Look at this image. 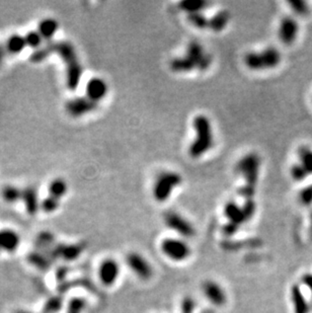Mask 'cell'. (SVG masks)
I'll return each instance as SVG.
<instances>
[{"instance_id":"30","label":"cell","mask_w":312,"mask_h":313,"mask_svg":"<svg viewBox=\"0 0 312 313\" xmlns=\"http://www.w3.org/2000/svg\"><path fill=\"white\" fill-rule=\"evenodd\" d=\"M63 297L53 296L47 300L43 306L42 313H58L63 307Z\"/></svg>"},{"instance_id":"28","label":"cell","mask_w":312,"mask_h":313,"mask_svg":"<svg viewBox=\"0 0 312 313\" xmlns=\"http://www.w3.org/2000/svg\"><path fill=\"white\" fill-rule=\"evenodd\" d=\"M244 63L247 68L251 70L259 71V70H263V62L260 53L257 52H249L244 56Z\"/></svg>"},{"instance_id":"23","label":"cell","mask_w":312,"mask_h":313,"mask_svg":"<svg viewBox=\"0 0 312 313\" xmlns=\"http://www.w3.org/2000/svg\"><path fill=\"white\" fill-rule=\"evenodd\" d=\"M230 21V13L227 10L217 12L213 18L209 20V28L218 33L223 30Z\"/></svg>"},{"instance_id":"37","label":"cell","mask_w":312,"mask_h":313,"mask_svg":"<svg viewBox=\"0 0 312 313\" xmlns=\"http://www.w3.org/2000/svg\"><path fill=\"white\" fill-rule=\"evenodd\" d=\"M291 176L294 181L302 182L307 178L308 173L300 163H297L291 167Z\"/></svg>"},{"instance_id":"27","label":"cell","mask_w":312,"mask_h":313,"mask_svg":"<svg viewBox=\"0 0 312 313\" xmlns=\"http://www.w3.org/2000/svg\"><path fill=\"white\" fill-rule=\"evenodd\" d=\"M209 4V2L202 1V0H185L180 3V7L188 14H192L202 12Z\"/></svg>"},{"instance_id":"22","label":"cell","mask_w":312,"mask_h":313,"mask_svg":"<svg viewBox=\"0 0 312 313\" xmlns=\"http://www.w3.org/2000/svg\"><path fill=\"white\" fill-rule=\"evenodd\" d=\"M55 43L53 40L52 41H48L46 42L44 46L40 47L39 49L34 50V52L30 55L29 59L34 63H40V62H43L44 60H46L50 55L54 54L55 51Z\"/></svg>"},{"instance_id":"16","label":"cell","mask_w":312,"mask_h":313,"mask_svg":"<svg viewBox=\"0 0 312 313\" xmlns=\"http://www.w3.org/2000/svg\"><path fill=\"white\" fill-rule=\"evenodd\" d=\"M21 237L19 234L11 229L0 230V250L13 253L20 246Z\"/></svg>"},{"instance_id":"17","label":"cell","mask_w":312,"mask_h":313,"mask_svg":"<svg viewBox=\"0 0 312 313\" xmlns=\"http://www.w3.org/2000/svg\"><path fill=\"white\" fill-rule=\"evenodd\" d=\"M27 261L34 265L35 268L41 270V271H48L51 265H52V262L53 261L47 256L46 254L40 252V250H34V252L29 253L27 255V258H26Z\"/></svg>"},{"instance_id":"20","label":"cell","mask_w":312,"mask_h":313,"mask_svg":"<svg viewBox=\"0 0 312 313\" xmlns=\"http://www.w3.org/2000/svg\"><path fill=\"white\" fill-rule=\"evenodd\" d=\"M291 299L294 306V313H308V304L299 286L295 285L292 287Z\"/></svg>"},{"instance_id":"11","label":"cell","mask_w":312,"mask_h":313,"mask_svg":"<svg viewBox=\"0 0 312 313\" xmlns=\"http://www.w3.org/2000/svg\"><path fill=\"white\" fill-rule=\"evenodd\" d=\"M202 290L206 298L215 306H223L227 301L224 289L215 281H205L202 285Z\"/></svg>"},{"instance_id":"36","label":"cell","mask_w":312,"mask_h":313,"mask_svg":"<svg viewBox=\"0 0 312 313\" xmlns=\"http://www.w3.org/2000/svg\"><path fill=\"white\" fill-rule=\"evenodd\" d=\"M59 207V200L52 197L48 196L44 199V201L41 203V209L45 213H53L56 211Z\"/></svg>"},{"instance_id":"44","label":"cell","mask_w":312,"mask_h":313,"mask_svg":"<svg viewBox=\"0 0 312 313\" xmlns=\"http://www.w3.org/2000/svg\"><path fill=\"white\" fill-rule=\"evenodd\" d=\"M68 274L67 267H60L56 272V279L58 282H63L65 280V277Z\"/></svg>"},{"instance_id":"7","label":"cell","mask_w":312,"mask_h":313,"mask_svg":"<svg viewBox=\"0 0 312 313\" xmlns=\"http://www.w3.org/2000/svg\"><path fill=\"white\" fill-rule=\"evenodd\" d=\"M164 222L171 230L176 231L183 237H193L196 233L191 222L176 212H167L164 215Z\"/></svg>"},{"instance_id":"29","label":"cell","mask_w":312,"mask_h":313,"mask_svg":"<svg viewBox=\"0 0 312 313\" xmlns=\"http://www.w3.org/2000/svg\"><path fill=\"white\" fill-rule=\"evenodd\" d=\"M49 196L60 200L67 192V183L62 179H56L49 184Z\"/></svg>"},{"instance_id":"8","label":"cell","mask_w":312,"mask_h":313,"mask_svg":"<svg viewBox=\"0 0 312 313\" xmlns=\"http://www.w3.org/2000/svg\"><path fill=\"white\" fill-rule=\"evenodd\" d=\"M185 56H188L194 62L196 68L200 71H206L212 63L211 56L205 53L203 46L196 41H192L188 45Z\"/></svg>"},{"instance_id":"40","label":"cell","mask_w":312,"mask_h":313,"mask_svg":"<svg viewBox=\"0 0 312 313\" xmlns=\"http://www.w3.org/2000/svg\"><path fill=\"white\" fill-rule=\"evenodd\" d=\"M299 200L303 205L312 204V185H309L303 189L299 194Z\"/></svg>"},{"instance_id":"34","label":"cell","mask_w":312,"mask_h":313,"mask_svg":"<svg viewBox=\"0 0 312 313\" xmlns=\"http://www.w3.org/2000/svg\"><path fill=\"white\" fill-rule=\"evenodd\" d=\"M188 20L197 28L204 29L209 27V20L202 12L188 14Z\"/></svg>"},{"instance_id":"19","label":"cell","mask_w":312,"mask_h":313,"mask_svg":"<svg viewBox=\"0 0 312 313\" xmlns=\"http://www.w3.org/2000/svg\"><path fill=\"white\" fill-rule=\"evenodd\" d=\"M260 55L264 69H272L277 67L281 63V60H282L281 53L275 47H269V48L264 49L262 52H260Z\"/></svg>"},{"instance_id":"9","label":"cell","mask_w":312,"mask_h":313,"mask_svg":"<svg viewBox=\"0 0 312 313\" xmlns=\"http://www.w3.org/2000/svg\"><path fill=\"white\" fill-rule=\"evenodd\" d=\"M127 263L134 274L143 281L149 280L153 275V269L147 260L137 253H132L127 257Z\"/></svg>"},{"instance_id":"39","label":"cell","mask_w":312,"mask_h":313,"mask_svg":"<svg viewBox=\"0 0 312 313\" xmlns=\"http://www.w3.org/2000/svg\"><path fill=\"white\" fill-rule=\"evenodd\" d=\"M289 5L293 9V11L300 15L307 14L309 11L307 3L305 1H301V0H292V1H289Z\"/></svg>"},{"instance_id":"21","label":"cell","mask_w":312,"mask_h":313,"mask_svg":"<svg viewBox=\"0 0 312 313\" xmlns=\"http://www.w3.org/2000/svg\"><path fill=\"white\" fill-rule=\"evenodd\" d=\"M58 23L53 19H45L43 20L38 26V32L44 39V41L48 42L52 41V38L56 34L58 29Z\"/></svg>"},{"instance_id":"15","label":"cell","mask_w":312,"mask_h":313,"mask_svg":"<svg viewBox=\"0 0 312 313\" xmlns=\"http://www.w3.org/2000/svg\"><path fill=\"white\" fill-rule=\"evenodd\" d=\"M22 201L24 202L26 213L30 216L36 215L41 208L38 192L34 186H26L23 189Z\"/></svg>"},{"instance_id":"13","label":"cell","mask_w":312,"mask_h":313,"mask_svg":"<svg viewBox=\"0 0 312 313\" xmlns=\"http://www.w3.org/2000/svg\"><path fill=\"white\" fill-rule=\"evenodd\" d=\"M299 30L298 23L293 18H284L280 24L279 38L285 45H291L297 38Z\"/></svg>"},{"instance_id":"3","label":"cell","mask_w":312,"mask_h":313,"mask_svg":"<svg viewBox=\"0 0 312 313\" xmlns=\"http://www.w3.org/2000/svg\"><path fill=\"white\" fill-rule=\"evenodd\" d=\"M182 183V177L173 171H165L158 176L153 186V197L157 202H164L169 199L171 193Z\"/></svg>"},{"instance_id":"46","label":"cell","mask_w":312,"mask_h":313,"mask_svg":"<svg viewBox=\"0 0 312 313\" xmlns=\"http://www.w3.org/2000/svg\"><path fill=\"white\" fill-rule=\"evenodd\" d=\"M5 51H6V49L4 48V47L0 45V65L2 64V62H3V60H4Z\"/></svg>"},{"instance_id":"18","label":"cell","mask_w":312,"mask_h":313,"mask_svg":"<svg viewBox=\"0 0 312 313\" xmlns=\"http://www.w3.org/2000/svg\"><path fill=\"white\" fill-rule=\"evenodd\" d=\"M224 214L229 219V222H232L234 224H237L240 226L242 223L246 222L242 212V208L239 207L236 203L234 202L227 203L224 207Z\"/></svg>"},{"instance_id":"14","label":"cell","mask_w":312,"mask_h":313,"mask_svg":"<svg viewBox=\"0 0 312 313\" xmlns=\"http://www.w3.org/2000/svg\"><path fill=\"white\" fill-rule=\"evenodd\" d=\"M107 93V84L100 77H93L86 84V97L95 103L102 101Z\"/></svg>"},{"instance_id":"35","label":"cell","mask_w":312,"mask_h":313,"mask_svg":"<svg viewBox=\"0 0 312 313\" xmlns=\"http://www.w3.org/2000/svg\"><path fill=\"white\" fill-rule=\"evenodd\" d=\"M25 39H26V46L29 47V48L35 49V50L39 49L40 47H42V42L44 40L38 30H30V32H28L25 36Z\"/></svg>"},{"instance_id":"41","label":"cell","mask_w":312,"mask_h":313,"mask_svg":"<svg viewBox=\"0 0 312 313\" xmlns=\"http://www.w3.org/2000/svg\"><path fill=\"white\" fill-rule=\"evenodd\" d=\"M182 313H194L195 301L192 297H184L181 305Z\"/></svg>"},{"instance_id":"26","label":"cell","mask_w":312,"mask_h":313,"mask_svg":"<svg viewBox=\"0 0 312 313\" xmlns=\"http://www.w3.org/2000/svg\"><path fill=\"white\" fill-rule=\"evenodd\" d=\"M26 47V43L25 37L20 35H12L11 37L8 38L6 42L5 49L8 53L12 55H17L22 53L25 50Z\"/></svg>"},{"instance_id":"25","label":"cell","mask_w":312,"mask_h":313,"mask_svg":"<svg viewBox=\"0 0 312 313\" xmlns=\"http://www.w3.org/2000/svg\"><path fill=\"white\" fill-rule=\"evenodd\" d=\"M55 238L54 235L49 231H43L37 236L36 246L40 252L47 254L54 247Z\"/></svg>"},{"instance_id":"2","label":"cell","mask_w":312,"mask_h":313,"mask_svg":"<svg viewBox=\"0 0 312 313\" xmlns=\"http://www.w3.org/2000/svg\"><path fill=\"white\" fill-rule=\"evenodd\" d=\"M194 128L196 139L191 144L189 152L193 158H199L213 146V133L210 120L204 115L197 116L194 119Z\"/></svg>"},{"instance_id":"38","label":"cell","mask_w":312,"mask_h":313,"mask_svg":"<svg viewBox=\"0 0 312 313\" xmlns=\"http://www.w3.org/2000/svg\"><path fill=\"white\" fill-rule=\"evenodd\" d=\"M241 208H242V212H243V215L245 218V221H248V220H251L256 213L257 204L253 199L245 200L244 205Z\"/></svg>"},{"instance_id":"5","label":"cell","mask_w":312,"mask_h":313,"mask_svg":"<svg viewBox=\"0 0 312 313\" xmlns=\"http://www.w3.org/2000/svg\"><path fill=\"white\" fill-rule=\"evenodd\" d=\"M85 249V244L82 242L80 243H58L55 244L54 247L47 253L46 255L48 256L52 261L56 260H62L64 261H73L79 258Z\"/></svg>"},{"instance_id":"10","label":"cell","mask_w":312,"mask_h":313,"mask_svg":"<svg viewBox=\"0 0 312 313\" xmlns=\"http://www.w3.org/2000/svg\"><path fill=\"white\" fill-rule=\"evenodd\" d=\"M97 107H98V103L92 102L87 97L76 98V99L70 100L65 104L66 112L74 118L81 117L90 112H93L95 109H97Z\"/></svg>"},{"instance_id":"1","label":"cell","mask_w":312,"mask_h":313,"mask_svg":"<svg viewBox=\"0 0 312 313\" xmlns=\"http://www.w3.org/2000/svg\"><path fill=\"white\" fill-rule=\"evenodd\" d=\"M55 54H58L66 66V84L70 90H75L80 83L82 67L71 43L61 41L55 43Z\"/></svg>"},{"instance_id":"33","label":"cell","mask_w":312,"mask_h":313,"mask_svg":"<svg viewBox=\"0 0 312 313\" xmlns=\"http://www.w3.org/2000/svg\"><path fill=\"white\" fill-rule=\"evenodd\" d=\"M86 307V300L81 297H72L67 304L66 313H82Z\"/></svg>"},{"instance_id":"12","label":"cell","mask_w":312,"mask_h":313,"mask_svg":"<svg viewBox=\"0 0 312 313\" xmlns=\"http://www.w3.org/2000/svg\"><path fill=\"white\" fill-rule=\"evenodd\" d=\"M120 275V265L113 259L104 260L99 268V278L104 286H112Z\"/></svg>"},{"instance_id":"45","label":"cell","mask_w":312,"mask_h":313,"mask_svg":"<svg viewBox=\"0 0 312 313\" xmlns=\"http://www.w3.org/2000/svg\"><path fill=\"white\" fill-rule=\"evenodd\" d=\"M303 284L312 292V274H306L302 277Z\"/></svg>"},{"instance_id":"6","label":"cell","mask_w":312,"mask_h":313,"mask_svg":"<svg viewBox=\"0 0 312 313\" xmlns=\"http://www.w3.org/2000/svg\"><path fill=\"white\" fill-rule=\"evenodd\" d=\"M162 253L171 261H182L191 255V248L183 240L177 238H166L161 242Z\"/></svg>"},{"instance_id":"4","label":"cell","mask_w":312,"mask_h":313,"mask_svg":"<svg viewBox=\"0 0 312 313\" xmlns=\"http://www.w3.org/2000/svg\"><path fill=\"white\" fill-rule=\"evenodd\" d=\"M260 166V158L257 153H249L238 161L236 164V173L243 177L245 184L256 187L259 181Z\"/></svg>"},{"instance_id":"47","label":"cell","mask_w":312,"mask_h":313,"mask_svg":"<svg viewBox=\"0 0 312 313\" xmlns=\"http://www.w3.org/2000/svg\"><path fill=\"white\" fill-rule=\"evenodd\" d=\"M15 313H32V312H29V311H26V310H19V311H17Z\"/></svg>"},{"instance_id":"43","label":"cell","mask_w":312,"mask_h":313,"mask_svg":"<svg viewBox=\"0 0 312 313\" xmlns=\"http://www.w3.org/2000/svg\"><path fill=\"white\" fill-rule=\"evenodd\" d=\"M238 228H239V225L229 222L224 226L223 232L226 234V235H233V234L238 230Z\"/></svg>"},{"instance_id":"32","label":"cell","mask_w":312,"mask_h":313,"mask_svg":"<svg viewBox=\"0 0 312 313\" xmlns=\"http://www.w3.org/2000/svg\"><path fill=\"white\" fill-rule=\"evenodd\" d=\"M23 190L14 185H6L2 190V197L8 203H15L22 200Z\"/></svg>"},{"instance_id":"31","label":"cell","mask_w":312,"mask_h":313,"mask_svg":"<svg viewBox=\"0 0 312 313\" xmlns=\"http://www.w3.org/2000/svg\"><path fill=\"white\" fill-rule=\"evenodd\" d=\"M300 164L305 168L308 175H312V150L306 146H302L299 151Z\"/></svg>"},{"instance_id":"42","label":"cell","mask_w":312,"mask_h":313,"mask_svg":"<svg viewBox=\"0 0 312 313\" xmlns=\"http://www.w3.org/2000/svg\"><path fill=\"white\" fill-rule=\"evenodd\" d=\"M238 194L245 200H251L256 194V187L248 184H244L238 189Z\"/></svg>"},{"instance_id":"24","label":"cell","mask_w":312,"mask_h":313,"mask_svg":"<svg viewBox=\"0 0 312 313\" xmlns=\"http://www.w3.org/2000/svg\"><path fill=\"white\" fill-rule=\"evenodd\" d=\"M169 67L175 72H190L196 68V64L188 56H183L171 60Z\"/></svg>"}]
</instances>
